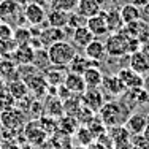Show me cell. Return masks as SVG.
I'll return each instance as SVG.
<instances>
[{
  "label": "cell",
  "instance_id": "1",
  "mask_svg": "<svg viewBox=\"0 0 149 149\" xmlns=\"http://www.w3.org/2000/svg\"><path fill=\"white\" fill-rule=\"evenodd\" d=\"M48 52L49 63L54 67H68L73 57L76 56V49L72 43L68 41H57V43L51 45L49 48H46Z\"/></svg>",
  "mask_w": 149,
  "mask_h": 149
},
{
  "label": "cell",
  "instance_id": "2",
  "mask_svg": "<svg viewBox=\"0 0 149 149\" xmlns=\"http://www.w3.org/2000/svg\"><path fill=\"white\" fill-rule=\"evenodd\" d=\"M24 8H21V3L17 0H2L0 3V22L8 24L10 27H22Z\"/></svg>",
  "mask_w": 149,
  "mask_h": 149
},
{
  "label": "cell",
  "instance_id": "3",
  "mask_svg": "<svg viewBox=\"0 0 149 149\" xmlns=\"http://www.w3.org/2000/svg\"><path fill=\"white\" fill-rule=\"evenodd\" d=\"M125 109L122 108V105L118 102H108L102 106V109L98 111V118L103 122L106 129H111L114 125H122L125 122Z\"/></svg>",
  "mask_w": 149,
  "mask_h": 149
},
{
  "label": "cell",
  "instance_id": "4",
  "mask_svg": "<svg viewBox=\"0 0 149 149\" xmlns=\"http://www.w3.org/2000/svg\"><path fill=\"white\" fill-rule=\"evenodd\" d=\"M22 135H24L27 143L33 144V146H37V148L46 144L49 140V135L45 132V129L41 127V124L38 119L26 122V125H24V129H22Z\"/></svg>",
  "mask_w": 149,
  "mask_h": 149
},
{
  "label": "cell",
  "instance_id": "5",
  "mask_svg": "<svg viewBox=\"0 0 149 149\" xmlns=\"http://www.w3.org/2000/svg\"><path fill=\"white\" fill-rule=\"evenodd\" d=\"M106 54L113 56V57H119V56L129 52V37L122 32H116V33H109L106 38Z\"/></svg>",
  "mask_w": 149,
  "mask_h": 149
},
{
  "label": "cell",
  "instance_id": "6",
  "mask_svg": "<svg viewBox=\"0 0 149 149\" xmlns=\"http://www.w3.org/2000/svg\"><path fill=\"white\" fill-rule=\"evenodd\" d=\"M26 122H27V119H26L24 111L19 108H16V106L11 109H8V111L0 113V124H2V127H5V129L22 132Z\"/></svg>",
  "mask_w": 149,
  "mask_h": 149
},
{
  "label": "cell",
  "instance_id": "7",
  "mask_svg": "<svg viewBox=\"0 0 149 149\" xmlns=\"http://www.w3.org/2000/svg\"><path fill=\"white\" fill-rule=\"evenodd\" d=\"M24 17H26L27 22L35 27L46 24V11L41 6V3H35V2L27 3L24 6Z\"/></svg>",
  "mask_w": 149,
  "mask_h": 149
},
{
  "label": "cell",
  "instance_id": "8",
  "mask_svg": "<svg viewBox=\"0 0 149 149\" xmlns=\"http://www.w3.org/2000/svg\"><path fill=\"white\" fill-rule=\"evenodd\" d=\"M81 102H83V106L89 108L92 113H98L102 106L105 105V97L98 87L97 89H86V92L81 95Z\"/></svg>",
  "mask_w": 149,
  "mask_h": 149
},
{
  "label": "cell",
  "instance_id": "9",
  "mask_svg": "<svg viewBox=\"0 0 149 149\" xmlns=\"http://www.w3.org/2000/svg\"><path fill=\"white\" fill-rule=\"evenodd\" d=\"M116 74L119 76V79L122 81V84L125 86L127 91H130V89H140V87L144 86L143 74L133 72L130 67H129V68H120Z\"/></svg>",
  "mask_w": 149,
  "mask_h": 149
},
{
  "label": "cell",
  "instance_id": "10",
  "mask_svg": "<svg viewBox=\"0 0 149 149\" xmlns=\"http://www.w3.org/2000/svg\"><path fill=\"white\" fill-rule=\"evenodd\" d=\"M38 38H40L43 48H49L51 45L57 43V41H63L67 38V33L63 29H57V27L48 26L38 33Z\"/></svg>",
  "mask_w": 149,
  "mask_h": 149
},
{
  "label": "cell",
  "instance_id": "11",
  "mask_svg": "<svg viewBox=\"0 0 149 149\" xmlns=\"http://www.w3.org/2000/svg\"><path fill=\"white\" fill-rule=\"evenodd\" d=\"M86 27L92 32L94 37H103V35H109V29H108V22H106V15L102 10L98 15L92 16L87 19Z\"/></svg>",
  "mask_w": 149,
  "mask_h": 149
},
{
  "label": "cell",
  "instance_id": "12",
  "mask_svg": "<svg viewBox=\"0 0 149 149\" xmlns=\"http://www.w3.org/2000/svg\"><path fill=\"white\" fill-rule=\"evenodd\" d=\"M102 87L105 89V92H108L113 97H122L125 94V86L122 84V81L119 79L118 74H103V81H102Z\"/></svg>",
  "mask_w": 149,
  "mask_h": 149
},
{
  "label": "cell",
  "instance_id": "13",
  "mask_svg": "<svg viewBox=\"0 0 149 149\" xmlns=\"http://www.w3.org/2000/svg\"><path fill=\"white\" fill-rule=\"evenodd\" d=\"M124 125H125V129L129 130V133L132 136L133 135H143L144 129L148 125V116L141 114V113H133L125 119Z\"/></svg>",
  "mask_w": 149,
  "mask_h": 149
},
{
  "label": "cell",
  "instance_id": "14",
  "mask_svg": "<svg viewBox=\"0 0 149 149\" xmlns=\"http://www.w3.org/2000/svg\"><path fill=\"white\" fill-rule=\"evenodd\" d=\"M63 86L67 87L72 94L74 95H83L86 92V83H84V78L83 74L79 73H73V72H68L65 76V81H63Z\"/></svg>",
  "mask_w": 149,
  "mask_h": 149
},
{
  "label": "cell",
  "instance_id": "15",
  "mask_svg": "<svg viewBox=\"0 0 149 149\" xmlns=\"http://www.w3.org/2000/svg\"><path fill=\"white\" fill-rule=\"evenodd\" d=\"M100 11H102V0H78L76 13L86 17V19L98 15Z\"/></svg>",
  "mask_w": 149,
  "mask_h": 149
},
{
  "label": "cell",
  "instance_id": "16",
  "mask_svg": "<svg viewBox=\"0 0 149 149\" xmlns=\"http://www.w3.org/2000/svg\"><path fill=\"white\" fill-rule=\"evenodd\" d=\"M130 68L140 74H146L149 72V56L144 51L132 52V56H130Z\"/></svg>",
  "mask_w": 149,
  "mask_h": 149
},
{
  "label": "cell",
  "instance_id": "17",
  "mask_svg": "<svg viewBox=\"0 0 149 149\" xmlns=\"http://www.w3.org/2000/svg\"><path fill=\"white\" fill-rule=\"evenodd\" d=\"M72 40H73V46L76 48H81L84 49L91 41L95 40V37L92 35V32L87 29L86 26H81V27H76L72 33Z\"/></svg>",
  "mask_w": 149,
  "mask_h": 149
},
{
  "label": "cell",
  "instance_id": "18",
  "mask_svg": "<svg viewBox=\"0 0 149 149\" xmlns=\"http://www.w3.org/2000/svg\"><path fill=\"white\" fill-rule=\"evenodd\" d=\"M67 73L68 72L65 70V67H54L52 65L51 68H48L43 74H45V79H46V83H48V86L57 87L60 84H63Z\"/></svg>",
  "mask_w": 149,
  "mask_h": 149
},
{
  "label": "cell",
  "instance_id": "19",
  "mask_svg": "<svg viewBox=\"0 0 149 149\" xmlns=\"http://www.w3.org/2000/svg\"><path fill=\"white\" fill-rule=\"evenodd\" d=\"M84 51H86V57L89 60H94V62H102V60L106 57L105 43L100 41V40L91 41V43L84 48Z\"/></svg>",
  "mask_w": 149,
  "mask_h": 149
},
{
  "label": "cell",
  "instance_id": "20",
  "mask_svg": "<svg viewBox=\"0 0 149 149\" xmlns=\"http://www.w3.org/2000/svg\"><path fill=\"white\" fill-rule=\"evenodd\" d=\"M33 57H35V49L30 45L17 46L13 51V60H15V63H19V65H29V63L33 62Z\"/></svg>",
  "mask_w": 149,
  "mask_h": 149
},
{
  "label": "cell",
  "instance_id": "21",
  "mask_svg": "<svg viewBox=\"0 0 149 149\" xmlns=\"http://www.w3.org/2000/svg\"><path fill=\"white\" fill-rule=\"evenodd\" d=\"M83 78H84V83H86L87 89H97V87H102L103 73L100 72L98 67H89L87 70H84Z\"/></svg>",
  "mask_w": 149,
  "mask_h": 149
},
{
  "label": "cell",
  "instance_id": "22",
  "mask_svg": "<svg viewBox=\"0 0 149 149\" xmlns=\"http://www.w3.org/2000/svg\"><path fill=\"white\" fill-rule=\"evenodd\" d=\"M68 17H70V13L62 11V10H51L49 13H46L48 26L57 27V29H63V27L68 26Z\"/></svg>",
  "mask_w": 149,
  "mask_h": 149
},
{
  "label": "cell",
  "instance_id": "23",
  "mask_svg": "<svg viewBox=\"0 0 149 149\" xmlns=\"http://www.w3.org/2000/svg\"><path fill=\"white\" fill-rule=\"evenodd\" d=\"M119 15H120L124 26L125 24H132V22H136V21H141V8H138L133 3H127V5H124L119 10Z\"/></svg>",
  "mask_w": 149,
  "mask_h": 149
},
{
  "label": "cell",
  "instance_id": "24",
  "mask_svg": "<svg viewBox=\"0 0 149 149\" xmlns=\"http://www.w3.org/2000/svg\"><path fill=\"white\" fill-rule=\"evenodd\" d=\"M48 146L51 148V149H73L72 136L57 130L56 133H52L51 136H49Z\"/></svg>",
  "mask_w": 149,
  "mask_h": 149
},
{
  "label": "cell",
  "instance_id": "25",
  "mask_svg": "<svg viewBox=\"0 0 149 149\" xmlns=\"http://www.w3.org/2000/svg\"><path fill=\"white\" fill-rule=\"evenodd\" d=\"M43 108H45V114L51 116V118H54V119L63 116V105H62V100H60L57 95L49 97L48 100L45 102Z\"/></svg>",
  "mask_w": 149,
  "mask_h": 149
},
{
  "label": "cell",
  "instance_id": "26",
  "mask_svg": "<svg viewBox=\"0 0 149 149\" xmlns=\"http://www.w3.org/2000/svg\"><path fill=\"white\" fill-rule=\"evenodd\" d=\"M78 127H79V122L76 120V118H73V116H60L57 119V130L65 135H70L72 136L73 133H76Z\"/></svg>",
  "mask_w": 149,
  "mask_h": 149
},
{
  "label": "cell",
  "instance_id": "27",
  "mask_svg": "<svg viewBox=\"0 0 149 149\" xmlns=\"http://www.w3.org/2000/svg\"><path fill=\"white\" fill-rule=\"evenodd\" d=\"M89 67H98V62L89 60V59L86 57V56H79V54H76V56L73 57V60L70 62L68 68H70V72H73V73H79V74H83V73H84V70H87Z\"/></svg>",
  "mask_w": 149,
  "mask_h": 149
},
{
  "label": "cell",
  "instance_id": "28",
  "mask_svg": "<svg viewBox=\"0 0 149 149\" xmlns=\"http://www.w3.org/2000/svg\"><path fill=\"white\" fill-rule=\"evenodd\" d=\"M6 91H8L10 94L15 97L16 102L22 100L24 97H27V95H29V87H27V84L24 83L22 79H13V81H10V83L6 84Z\"/></svg>",
  "mask_w": 149,
  "mask_h": 149
},
{
  "label": "cell",
  "instance_id": "29",
  "mask_svg": "<svg viewBox=\"0 0 149 149\" xmlns=\"http://www.w3.org/2000/svg\"><path fill=\"white\" fill-rule=\"evenodd\" d=\"M108 135L111 136L114 146H119V144H122V143L130 141V136H132L124 124L122 125H114V127H111V129H108Z\"/></svg>",
  "mask_w": 149,
  "mask_h": 149
},
{
  "label": "cell",
  "instance_id": "30",
  "mask_svg": "<svg viewBox=\"0 0 149 149\" xmlns=\"http://www.w3.org/2000/svg\"><path fill=\"white\" fill-rule=\"evenodd\" d=\"M63 105V114L67 116H76L78 111H79L81 108H83V102H81V95H72L70 98H67V100L62 102Z\"/></svg>",
  "mask_w": 149,
  "mask_h": 149
},
{
  "label": "cell",
  "instance_id": "31",
  "mask_svg": "<svg viewBox=\"0 0 149 149\" xmlns=\"http://www.w3.org/2000/svg\"><path fill=\"white\" fill-rule=\"evenodd\" d=\"M105 15H106V22H108L109 33H116V32L122 30L124 22H122V19H120L119 11H116V10H108V11H105Z\"/></svg>",
  "mask_w": 149,
  "mask_h": 149
},
{
  "label": "cell",
  "instance_id": "32",
  "mask_svg": "<svg viewBox=\"0 0 149 149\" xmlns=\"http://www.w3.org/2000/svg\"><path fill=\"white\" fill-rule=\"evenodd\" d=\"M76 138H78V143H79V146H91L92 143H94V140H95V136L92 135V132L89 130V127L87 125H81V127H78V130H76Z\"/></svg>",
  "mask_w": 149,
  "mask_h": 149
},
{
  "label": "cell",
  "instance_id": "33",
  "mask_svg": "<svg viewBox=\"0 0 149 149\" xmlns=\"http://www.w3.org/2000/svg\"><path fill=\"white\" fill-rule=\"evenodd\" d=\"M13 40L17 46H24V45H30L32 40V32L26 27H17L16 30H13Z\"/></svg>",
  "mask_w": 149,
  "mask_h": 149
},
{
  "label": "cell",
  "instance_id": "34",
  "mask_svg": "<svg viewBox=\"0 0 149 149\" xmlns=\"http://www.w3.org/2000/svg\"><path fill=\"white\" fill-rule=\"evenodd\" d=\"M51 10H62V11L72 13L76 10L78 0H49Z\"/></svg>",
  "mask_w": 149,
  "mask_h": 149
},
{
  "label": "cell",
  "instance_id": "35",
  "mask_svg": "<svg viewBox=\"0 0 149 149\" xmlns=\"http://www.w3.org/2000/svg\"><path fill=\"white\" fill-rule=\"evenodd\" d=\"M16 106V100L11 94H10L6 89L0 91V113L8 111V109L15 108Z\"/></svg>",
  "mask_w": 149,
  "mask_h": 149
},
{
  "label": "cell",
  "instance_id": "36",
  "mask_svg": "<svg viewBox=\"0 0 149 149\" xmlns=\"http://www.w3.org/2000/svg\"><path fill=\"white\" fill-rule=\"evenodd\" d=\"M11 38H13V29L8 26V24L0 22V43L10 41Z\"/></svg>",
  "mask_w": 149,
  "mask_h": 149
},
{
  "label": "cell",
  "instance_id": "37",
  "mask_svg": "<svg viewBox=\"0 0 149 149\" xmlns=\"http://www.w3.org/2000/svg\"><path fill=\"white\" fill-rule=\"evenodd\" d=\"M21 146L16 143L15 140H5L0 143V149H19Z\"/></svg>",
  "mask_w": 149,
  "mask_h": 149
},
{
  "label": "cell",
  "instance_id": "38",
  "mask_svg": "<svg viewBox=\"0 0 149 149\" xmlns=\"http://www.w3.org/2000/svg\"><path fill=\"white\" fill-rule=\"evenodd\" d=\"M141 19L144 21V22H149V3L146 6H143V8H141Z\"/></svg>",
  "mask_w": 149,
  "mask_h": 149
},
{
  "label": "cell",
  "instance_id": "39",
  "mask_svg": "<svg viewBox=\"0 0 149 149\" xmlns=\"http://www.w3.org/2000/svg\"><path fill=\"white\" fill-rule=\"evenodd\" d=\"M149 3V0H133V5H136L138 8H143Z\"/></svg>",
  "mask_w": 149,
  "mask_h": 149
},
{
  "label": "cell",
  "instance_id": "40",
  "mask_svg": "<svg viewBox=\"0 0 149 149\" xmlns=\"http://www.w3.org/2000/svg\"><path fill=\"white\" fill-rule=\"evenodd\" d=\"M19 149H37V146H33V144H30V143H24Z\"/></svg>",
  "mask_w": 149,
  "mask_h": 149
},
{
  "label": "cell",
  "instance_id": "41",
  "mask_svg": "<svg viewBox=\"0 0 149 149\" xmlns=\"http://www.w3.org/2000/svg\"><path fill=\"white\" fill-rule=\"evenodd\" d=\"M5 87H6V83H5V81H3V79H2V78H0V91H3V89H5Z\"/></svg>",
  "mask_w": 149,
  "mask_h": 149
},
{
  "label": "cell",
  "instance_id": "42",
  "mask_svg": "<svg viewBox=\"0 0 149 149\" xmlns=\"http://www.w3.org/2000/svg\"><path fill=\"white\" fill-rule=\"evenodd\" d=\"M74 149H89V148H86V146H78V148H74Z\"/></svg>",
  "mask_w": 149,
  "mask_h": 149
},
{
  "label": "cell",
  "instance_id": "43",
  "mask_svg": "<svg viewBox=\"0 0 149 149\" xmlns=\"http://www.w3.org/2000/svg\"><path fill=\"white\" fill-rule=\"evenodd\" d=\"M148 109H149V100H148Z\"/></svg>",
  "mask_w": 149,
  "mask_h": 149
},
{
  "label": "cell",
  "instance_id": "44",
  "mask_svg": "<svg viewBox=\"0 0 149 149\" xmlns=\"http://www.w3.org/2000/svg\"><path fill=\"white\" fill-rule=\"evenodd\" d=\"M0 3H2V0H0Z\"/></svg>",
  "mask_w": 149,
  "mask_h": 149
}]
</instances>
